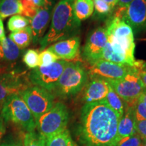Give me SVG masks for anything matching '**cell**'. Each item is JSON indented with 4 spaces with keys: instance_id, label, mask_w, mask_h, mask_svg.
<instances>
[{
    "instance_id": "cell-1",
    "label": "cell",
    "mask_w": 146,
    "mask_h": 146,
    "mask_svg": "<svg viewBox=\"0 0 146 146\" xmlns=\"http://www.w3.org/2000/svg\"><path fill=\"white\" fill-rule=\"evenodd\" d=\"M117 114L102 101L85 104L81 110L78 139L83 146H116Z\"/></svg>"
},
{
    "instance_id": "cell-2",
    "label": "cell",
    "mask_w": 146,
    "mask_h": 146,
    "mask_svg": "<svg viewBox=\"0 0 146 146\" xmlns=\"http://www.w3.org/2000/svg\"><path fill=\"white\" fill-rule=\"evenodd\" d=\"M74 0H60L52 10L49 31L39 41L41 50L53 43L76 36L79 31L81 22L73 11Z\"/></svg>"
},
{
    "instance_id": "cell-3",
    "label": "cell",
    "mask_w": 146,
    "mask_h": 146,
    "mask_svg": "<svg viewBox=\"0 0 146 146\" xmlns=\"http://www.w3.org/2000/svg\"><path fill=\"white\" fill-rule=\"evenodd\" d=\"M4 121L10 122L27 133L36 129V120L20 94L8 98L2 105L0 113Z\"/></svg>"
},
{
    "instance_id": "cell-4",
    "label": "cell",
    "mask_w": 146,
    "mask_h": 146,
    "mask_svg": "<svg viewBox=\"0 0 146 146\" xmlns=\"http://www.w3.org/2000/svg\"><path fill=\"white\" fill-rule=\"evenodd\" d=\"M68 119L67 107L63 103L57 102L36 121L38 133L46 140L65 131Z\"/></svg>"
},
{
    "instance_id": "cell-5",
    "label": "cell",
    "mask_w": 146,
    "mask_h": 146,
    "mask_svg": "<svg viewBox=\"0 0 146 146\" xmlns=\"http://www.w3.org/2000/svg\"><path fill=\"white\" fill-rule=\"evenodd\" d=\"M106 81L123 100L127 106H134L139 97L145 90L138 74L137 67H133L132 69L120 79Z\"/></svg>"
},
{
    "instance_id": "cell-6",
    "label": "cell",
    "mask_w": 146,
    "mask_h": 146,
    "mask_svg": "<svg viewBox=\"0 0 146 146\" xmlns=\"http://www.w3.org/2000/svg\"><path fill=\"white\" fill-rule=\"evenodd\" d=\"M88 72L78 63L68 62L60 76L54 92L62 98L77 94L87 83Z\"/></svg>"
},
{
    "instance_id": "cell-7",
    "label": "cell",
    "mask_w": 146,
    "mask_h": 146,
    "mask_svg": "<svg viewBox=\"0 0 146 146\" xmlns=\"http://www.w3.org/2000/svg\"><path fill=\"white\" fill-rule=\"evenodd\" d=\"M108 41L119 45L129 58L135 59V44L133 29L128 24L119 18L113 16L108 24L106 29Z\"/></svg>"
},
{
    "instance_id": "cell-8",
    "label": "cell",
    "mask_w": 146,
    "mask_h": 146,
    "mask_svg": "<svg viewBox=\"0 0 146 146\" xmlns=\"http://www.w3.org/2000/svg\"><path fill=\"white\" fill-rule=\"evenodd\" d=\"M68 63L64 60H60L48 66L36 67L29 73V81L35 86L51 93L54 92L60 76Z\"/></svg>"
},
{
    "instance_id": "cell-9",
    "label": "cell",
    "mask_w": 146,
    "mask_h": 146,
    "mask_svg": "<svg viewBox=\"0 0 146 146\" xmlns=\"http://www.w3.org/2000/svg\"><path fill=\"white\" fill-rule=\"evenodd\" d=\"M36 121L54 105L52 93L37 86L29 87L20 94Z\"/></svg>"
},
{
    "instance_id": "cell-10",
    "label": "cell",
    "mask_w": 146,
    "mask_h": 146,
    "mask_svg": "<svg viewBox=\"0 0 146 146\" xmlns=\"http://www.w3.org/2000/svg\"><path fill=\"white\" fill-rule=\"evenodd\" d=\"M108 41L106 30L98 27L87 36L83 47V56L91 65L102 60V54Z\"/></svg>"
},
{
    "instance_id": "cell-11",
    "label": "cell",
    "mask_w": 146,
    "mask_h": 146,
    "mask_svg": "<svg viewBox=\"0 0 146 146\" xmlns=\"http://www.w3.org/2000/svg\"><path fill=\"white\" fill-rule=\"evenodd\" d=\"M133 67L100 60L91 66L89 74L92 78L105 80H118L123 78Z\"/></svg>"
},
{
    "instance_id": "cell-12",
    "label": "cell",
    "mask_w": 146,
    "mask_h": 146,
    "mask_svg": "<svg viewBox=\"0 0 146 146\" xmlns=\"http://www.w3.org/2000/svg\"><path fill=\"white\" fill-rule=\"evenodd\" d=\"M123 21L138 34L146 30V6L145 0H133L126 9Z\"/></svg>"
},
{
    "instance_id": "cell-13",
    "label": "cell",
    "mask_w": 146,
    "mask_h": 146,
    "mask_svg": "<svg viewBox=\"0 0 146 146\" xmlns=\"http://www.w3.org/2000/svg\"><path fill=\"white\" fill-rule=\"evenodd\" d=\"M27 88L28 87L22 81L21 74L14 71L5 72L0 68V107L9 97L20 94Z\"/></svg>"
},
{
    "instance_id": "cell-14",
    "label": "cell",
    "mask_w": 146,
    "mask_h": 146,
    "mask_svg": "<svg viewBox=\"0 0 146 146\" xmlns=\"http://www.w3.org/2000/svg\"><path fill=\"white\" fill-rule=\"evenodd\" d=\"M52 3L50 2L39 9L35 15L31 18V28L33 34V42H39L44 36L50 23L52 14Z\"/></svg>"
},
{
    "instance_id": "cell-15",
    "label": "cell",
    "mask_w": 146,
    "mask_h": 146,
    "mask_svg": "<svg viewBox=\"0 0 146 146\" xmlns=\"http://www.w3.org/2000/svg\"><path fill=\"white\" fill-rule=\"evenodd\" d=\"M80 43L79 36H74L54 43L47 49L54 53L60 59L72 60L78 54Z\"/></svg>"
},
{
    "instance_id": "cell-16",
    "label": "cell",
    "mask_w": 146,
    "mask_h": 146,
    "mask_svg": "<svg viewBox=\"0 0 146 146\" xmlns=\"http://www.w3.org/2000/svg\"><path fill=\"white\" fill-rule=\"evenodd\" d=\"M110 89V86L106 80L101 78H92L85 89L84 95L85 102L88 104L104 100Z\"/></svg>"
},
{
    "instance_id": "cell-17",
    "label": "cell",
    "mask_w": 146,
    "mask_h": 146,
    "mask_svg": "<svg viewBox=\"0 0 146 146\" xmlns=\"http://www.w3.org/2000/svg\"><path fill=\"white\" fill-rule=\"evenodd\" d=\"M135 120L133 107L127 106L118 124V139L127 137L136 133Z\"/></svg>"
},
{
    "instance_id": "cell-18",
    "label": "cell",
    "mask_w": 146,
    "mask_h": 146,
    "mask_svg": "<svg viewBox=\"0 0 146 146\" xmlns=\"http://www.w3.org/2000/svg\"><path fill=\"white\" fill-rule=\"evenodd\" d=\"M21 55V49L9 37L0 41V58L8 62L15 61Z\"/></svg>"
},
{
    "instance_id": "cell-19",
    "label": "cell",
    "mask_w": 146,
    "mask_h": 146,
    "mask_svg": "<svg viewBox=\"0 0 146 146\" xmlns=\"http://www.w3.org/2000/svg\"><path fill=\"white\" fill-rule=\"evenodd\" d=\"M74 14L78 21L81 22L89 18L94 11L93 0H74L73 5Z\"/></svg>"
},
{
    "instance_id": "cell-20",
    "label": "cell",
    "mask_w": 146,
    "mask_h": 146,
    "mask_svg": "<svg viewBox=\"0 0 146 146\" xmlns=\"http://www.w3.org/2000/svg\"><path fill=\"white\" fill-rule=\"evenodd\" d=\"M22 10L20 0H0V18L2 20L9 16L21 14Z\"/></svg>"
},
{
    "instance_id": "cell-21",
    "label": "cell",
    "mask_w": 146,
    "mask_h": 146,
    "mask_svg": "<svg viewBox=\"0 0 146 146\" xmlns=\"http://www.w3.org/2000/svg\"><path fill=\"white\" fill-rule=\"evenodd\" d=\"M9 38L21 50L26 48L33 41V34L31 26H28L23 30L10 34Z\"/></svg>"
},
{
    "instance_id": "cell-22",
    "label": "cell",
    "mask_w": 146,
    "mask_h": 146,
    "mask_svg": "<svg viewBox=\"0 0 146 146\" xmlns=\"http://www.w3.org/2000/svg\"><path fill=\"white\" fill-rule=\"evenodd\" d=\"M103 100L117 114L119 119L123 116L124 112H125V102L113 90L111 87L108 94L106 97L105 99Z\"/></svg>"
},
{
    "instance_id": "cell-23",
    "label": "cell",
    "mask_w": 146,
    "mask_h": 146,
    "mask_svg": "<svg viewBox=\"0 0 146 146\" xmlns=\"http://www.w3.org/2000/svg\"><path fill=\"white\" fill-rule=\"evenodd\" d=\"M20 2L23 8L21 14L31 19L39 8L52 1L50 0H20Z\"/></svg>"
},
{
    "instance_id": "cell-24",
    "label": "cell",
    "mask_w": 146,
    "mask_h": 146,
    "mask_svg": "<svg viewBox=\"0 0 146 146\" xmlns=\"http://www.w3.org/2000/svg\"><path fill=\"white\" fill-rule=\"evenodd\" d=\"M45 146H79L71 137L70 132L66 129L63 132L45 140Z\"/></svg>"
},
{
    "instance_id": "cell-25",
    "label": "cell",
    "mask_w": 146,
    "mask_h": 146,
    "mask_svg": "<svg viewBox=\"0 0 146 146\" xmlns=\"http://www.w3.org/2000/svg\"><path fill=\"white\" fill-rule=\"evenodd\" d=\"M30 23L31 21L29 18L19 14H16L12 16L8 20L7 26L9 31L14 33L25 29L29 26Z\"/></svg>"
},
{
    "instance_id": "cell-26",
    "label": "cell",
    "mask_w": 146,
    "mask_h": 146,
    "mask_svg": "<svg viewBox=\"0 0 146 146\" xmlns=\"http://www.w3.org/2000/svg\"><path fill=\"white\" fill-rule=\"evenodd\" d=\"M23 146H45V139L35 131L26 133L24 137Z\"/></svg>"
},
{
    "instance_id": "cell-27",
    "label": "cell",
    "mask_w": 146,
    "mask_h": 146,
    "mask_svg": "<svg viewBox=\"0 0 146 146\" xmlns=\"http://www.w3.org/2000/svg\"><path fill=\"white\" fill-rule=\"evenodd\" d=\"M23 62L29 68L34 69L39 66V54L37 50H28L25 52L23 58Z\"/></svg>"
},
{
    "instance_id": "cell-28",
    "label": "cell",
    "mask_w": 146,
    "mask_h": 146,
    "mask_svg": "<svg viewBox=\"0 0 146 146\" xmlns=\"http://www.w3.org/2000/svg\"><path fill=\"white\" fill-rule=\"evenodd\" d=\"M60 58L48 49L43 50L39 54V67L48 66L57 62Z\"/></svg>"
},
{
    "instance_id": "cell-29",
    "label": "cell",
    "mask_w": 146,
    "mask_h": 146,
    "mask_svg": "<svg viewBox=\"0 0 146 146\" xmlns=\"http://www.w3.org/2000/svg\"><path fill=\"white\" fill-rule=\"evenodd\" d=\"M94 5V10L100 17H105L112 14L114 10L104 0H93Z\"/></svg>"
},
{
    "instance_id": "cell-30",
    "label": "cell",
    "mask_w": 146,
    "mask_h": 146,
    "mask_svg": "<svg viewBox=\"0 0 146 146\" xmlns=\"http://www.w3.org/2000/svg\"><path fill=\"white\" fill-rule=\"evenodd\" d=\"M142 139L137 133L120 139L116 146H142Z\"/></svg>"
},
{
    "instance_id": "cell-31",
    "label": "cell",
    "mask_w": 146,
    "mask_h": 146,
    "mask_svg": "<svg viewBox=\"0 0 146 146\" xmlns=\"http://www.w3.org/2000/svg\"><path fill=\"white\" fill-rule=\"evenodd\" d=\"M135 120H146V104L143 102L137 101L133 106Z\"/></svg>"
},
{
    "instance_id": "cell-32",
    "label": "cell",
    "mask_w": 146,
    "mask_h": 146,
    "mask_svg": "<svg viewBox=\"0 0 146 146\" xmlns=\"http://www.w3.org/2000/svg\"><path fill=\"white\" fill-rule=\"evenodd\" d=\"M135 130L141 139L146 141V120H135Z\"/></svg>"
},
{
    "instance_id": "cell-33",
    "label": "cell",
    "mask_w": 146,
    "mask_h": 146,
    "mask_svg": "<svg viewBox=\"0 0 146 146\" xmlns=\"http://www.w3.org/2000/svg\"><path fill=\"white\" fill-rule=\"evenodd\" d=\"M137 68L138 74L146 90V66L144 65V62L142 61L141 64Z\"/></svg>"
},
{
    "instance_id": "cell-34",
    "label": "cell",
    "mask_w": 146,
    "mask_h": 146,
    "mask_svg": "<svg viewBox=\"0 0 146 146\" xmlns=\"http://www.w3.org/2000/svg\"><path fill=\"white\" fill-rule=\"evenodd\" d=\"M5 133V127L4 125V120L1 118V115H0V143H1V140L4 136Z\"/></svg>"
},
{
    "instance_id": "cell-35",
    "label": "cell",
    "mask_w": 146,
    "mask_h": 146,
    "mask_svg": "<svg viewBox=\"0 0 146 146\" xmlns=\"http://www.w3.org/2000/svg\"><path fill=\"white\" fill-rule=\"evenodd\" d=\"M0 146H23V144L21 141H10L1 143Z\"/></svg>"
},
{
    "instance_id": "cell-36",
    "label": "cell",
    "mask_w": 146,
    "mask_h": 146,
    "mask_svg": "<svg viewBox=\"0 0 146 146\" xmlns=\"http://www.w3.org/2000/svg\"><path fill=\"white\" fill-rule=\"evenodd\" d=\"M5 37V29L4 26H3V20L0 18V41L4 39Z\"/></svg>"
},
{
    "instance_id": "cell-37",
    "label": "cell",
    "mask_w": 146,
    "mask_h": 146,
    "mask_svg": "<svg viewBox=\"0 0 146 146\" xmlns=\"http://www.w3.org/2000/svg\"><path fill=\"white\" fill-rule=\"evenodd\" d=\"M133 1V0H118L117 5H118V7H122V8H127Z\"/></svg>"
},
{
    "instance_id": "cell-38",
    "label": "cell",
    "mask_w": 146,
    "mask_h": 146,
    "mask_svg": "<svg viewBox=\"0 0 146 146\" xmlns=\"http://www.w3.org/2000/svg\"><path fill=\"white\" fill-rule=\"evenodd\" d=\"M104 1L106 3H108V4L114 10V9L116 8V5H118V0H104Z\"/></svg>"
},
{
    "instance_id": "cell-39",
    "label": "cell",
    "mask_w": 146,
    "mask_h": 146,
    "mask_svg": "<svg viewBox=\"0 0 146 146\" xmlns=\"http://www.w3.org/2000/svg\"><path fill=\"white\" fill-rule=\"evenodd\" d=\"M139 101L143 102L146 104V90L143 91V93L141 95V96L139 98Z\"/></svg>"
},
{
    "instance_id": "cell-40",
    "label": "cell",
    "mask_w": 146,
    "mask_h": 146,
    "mask_svg": "<svg viewBox=\"0 0 146 146\" xmlns=\"http://www.w3.org/2000/svg\"><path fill=\"white\" fill-rule=\"evenodd\" d=\"M143 142H142V146H146V141H143V140H142Z\"/></svg>"
},
{
    "instance_id": "cell-41",
    "label": "cell",
    "mask_w": 146,
    "mask_h": 146,
    "mask_svg": "<svg viewBox=\"0 0 146 146\" xmlns=\"http://www.w3.org/2000/svg\"><path fill=\"white\" fill-rule=\"evenodd\" d=\"M144 65H145L146 66V62H144Z\"/></svg>"
},
{
    "instance_id": "cell-42",
    "label": "cell",
    "mask_w": 146,
    "mask_h": 146,
    "mask_svg": "<svg viewBox=\"0 0 146 146\" xmlns=\"http://www.w3.org/2000/svg\"><path fill=\"white\" fill-rule=\"evenodd\" d=\"M1 108L0 107V113H1Z\"/></svg>"
},
{
    "instance_id": "cell-43",
    "label": "cell",
    "mask_w": 146,
    "mask_h": 146,
    "mask_svg": "<svg viewBox=\"0 0 146 146\" xmlns=\"http://www.w3.org/2000/svg\"><path fill=\"white\" fill-rule=\"evenodd\" d=\"M145 6H146V0H145Z\"/></svg>"
}]
</instances>
